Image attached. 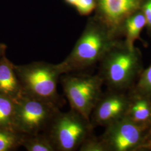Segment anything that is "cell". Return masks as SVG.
Instances as JSON below:
<instances>
[{
    "instance_id": "cell-1",
    "label": "cell",
    "mask_w": 151,
    "mask_h": 151,
    "mask_svg": "<svg viewBox=\"0 0 151 151\" xmlns=\"http://www.w3.org/2000/svg\"><path fill=\"white\" fill-rule=\"evenodd\" d=\"M97 75L108 90L127 92L134 86L144 70L142 53L120 39L99 63Z\"/></svg>"
},
{
    "instance_id": "cell-2",
    "label": "cell",
    "mask_w": 151,
    "mask_h": 151,
    "mask_svg": "<svg viewBox=\"0 0 151 151\" xmlns=\"http://www.w3.org/2000/svg\"><path fill=\"white\" fill-rule=\"evenodd\" d=\"M120 39L94 16L90 17L71 52L58 63L62 75L81 72L99 63Z\"/></svg>"
},
{
    "instance_id": "cell-3",
    "label": "cell",
    "mask_w": 151,
    "mask_h": 151,
    "mask_svg": "<svg viewBox=\"0 0 151 151\" xmlns=\"http://www.w3.org/2000/svg\"><path fill=\"white\" fill-rule=\"evenodd\" d=\"M21 83L24 94L52 103L60 107L63 100L57 90V85L62 75L58 64L34 62L14 65Z\"/></svg>"
},
{
    "instance_id": "cell-4",
    "label": "cell",
    "mask_w": 151,
    "mask_h": 151,
    "mask_svg": "<svg viewBox=\"0 0 151 151\" xmlns=\"http://www.w3.org/2000/svg\"><path fill=\"white\" fill-rule=\"evenodd\" d=\"M60 82L70 109L90 121V116L103 95L104 85L98 75L71 72L60 76Z\"/></svg>"
},
{
    "instance_id": "cell-5",
    "label": "cell",
    "mask_w": 151,
    "mask_h": 151,
    "mask_svg": "<svg viewBox=\"0 0 151 151\" xmlns=\"http://www.w3.org/2000/svg\"><path fill=\"white\" fill-rule=\"evenodd\" d=\"M90 120L75 110L57 114L45 132L52 141L56 151H74L93 134Z\"/></svg>"
},
{
    "instance_id": "cell-6",
    "label": "cell",
    "mask_w": 151,
    "mask_h": 151,
    "mask_svg": "<svg viewBox=\"0 0 151 151\" xmlns=\"http://www.w3.org/2000/svg\"><path fill=\"white\" fill-rule=\"evenodd\" d=\"M60 111L54 104L24 95L15 103V130L24 135L45 132Z\"/></svg>"
},
{
    "instance_id": "cell-7",
    "label": "cell",
    "mask_w": 151,
    "mask_h": 151,
    "mask_svg": "<svg viewBox=\"0 0 151 151\" xmlns=\"http://www.w3.org/2000/svg\"><path fill=\"white\" fill-rule=\"evenodd\" d=\"M105 128L100 137L107 151H137L146 140L150 126L137 124L125 116Z\"/></svg>"
},
{
    "instance_id": "cell-8",
    "label": "cell",
    "mask_w": 151,
    "mask_h": 151,
    "mask_svg": "<svg viewBox=\"0 0 151 151\" xmlns=\"http://www.w3.org/2000/svg\"><path fill=\"white\" fill-rule=\"evenodd\" d=\"M145 0H96L94 17L119 39L126 19L141 9Z\"/></svg>"
},
{
    "instance_id": "cell-9",
    "label": "cell",
    "mask_w": 151,
    "mask_h": 151,
    "mask_svg": "<svg viewBox=\"0 0 151 151\" xmlns=\"http://www.w3.org/2000/svg\"><path fill=\"white\" fill-rule=\"evenodd\" d=\"M131 97L126 92L108 90L103 92L90 116V122L93 128L105 127L127 116Z\"/></svg>"
},
{
    "instance_id": "cell-10",
    "label": "cell",
    "mask_w": 151,
    "mask_h": 151,
    "mask_svg": "<svg viewBox=\"0 0 151 151\" xmlns=\"http://www.w3.org/2000/svg\"><path fill=\"white\" fill-rule=\"evenodd\" d=\"M0 95L17 102L24 95L12 65L5 57L0 60Z\"/></svg>"
},
{
    "instance_id": "cell-11",
    "label": "cell",
    "mask_w": 151,
    "mask_h": 151,
    "mask_svg": "<svg viewBox=\"0 0 151 151\" xmlns=\"http://www.w3.org/2000/svg\"><path fill=\"white\" fill-rule=\"evenodd\" d=\"M146 25V18L141 9L129 16L124 22L123 27L124 42L130 47H134L136 40H142L140 33Z\"/></svg>"
},
{
    "instance_id": "cell-12",
    "label": "cell",
    "mask_w": 151,
    "mask_h": 151,
    "mask_svg": "<svg viewBox=\"0 0 151 151\" xmlns=\"http://www.w3.org/2000/svg\"><path fill=\"white\" fill-rule=\"evenodd\" d=\"M131 97V102L127 116L136 123L149 125L151 116V99Z\"/></svg>"
},
{
    "instance_id": "cell-13",
    "label": "cell",
    "mask_w": 151,
    "mask_h": 151,
    "mask_svg": "<svg viewBox=\"0 0 151 151\" xmlns=\"http://www.w3.org/2000/svg\"><path fill=\"white\" fill-rule=\"evenodd\" d=\"M22 146L27 151H56L52 141L46 132L24 134Z\"/></svg>"
},
{
    "instance_id": "cell-14",
    "label": "cell",
    "mask_w": 151,
    "mask_h": 151,
    "mask_svg": "<svg viewBox=\"0 0 151 151\" xmlns=\"http://www.w3.org/2000/svg\"><path fill=\"white\" fill-rule=\"evenodd\" d=\"M15 113V102L0 95V129L16 132L14 127Z\"/></svg>"
},
{
    "instance_id": "cell-15",
    "label": "cell",
    "mask_w": 151,
    "mask_h": 151,
    "mask_svg": "<svg viewBox=\"0 0 151 151\" xmlns=\"http://www.w3.org/2000/svg\"><path fill=\"white\" fill-rule=\"evenodd\" d=\"M128 93L133 97L151 99V65L143 70L136 83Z\"/></svg>"
},
{
    "instance_id": "cell-16",
    "label": "cell",
    "mask_w": 151,
    "mask_h": 151,
    "mask_svg": "<svg viewBox=\"0 0 151 151\" xmlns=\"http://www.w3.org/2000/svg\"><path fill=\"white\" fill-rule=\"evenodd\" d=\"M24 134L15 131L0 129V151H6L22 146Z\"/></svg>"
},
{
    "instance_id": "cell-17",
    "label": "cell",
    "mask_w": 151,
    "mask_h": 151,
    "mask_svg": "<svg viewBox=\"0 0 151 151\" xmlns=\"http://www.w3.org/2000/svg\"><path fill=\"white\" fill-rule=\"evenodd\" d=\"M79 151H107L100 137L92 135L87 138L79 147Z\"/></svg>"
},
{
    "instance_id": "cell-18",
    "label": "cell",
    "mask_w": 151,
    "mask_h": 151,
    "mask_svg": "<svg viewBox=\"0 0 151 151\" xmlns=\"http://www.w3.org/2000/svg\"><path fill=\"white\" fill-rule=\"evenodd\" d=\"M96 6V0H78L73 7L80 15L87 16L95 10Z\"/></svg>"
},
{
    "instance_id": "cell-19",
    "label": "cell",
    "mask_w": 151,
    "mask_h": 151,
    "mask_svg": "<svg viewBox=\"0 0 151 151\" xmlns=\"http://www.w3.org/2000/svg\"><path fill=\"white\" fill-rule=\"evenodd\" d=\"M141 10L146 18L147 34L151 38V0H145Z\"/></svg>"
},
{
    "instance_id": "cell-20",
    "label": "cell",
    "mask_w": 151,
    "mask_h": 151,
    "mask_svg": "<svg viewBox=\"0 0 151 151\" xmlns=\"http://www.w3.org/2000/svg\"><path fill=\"white\" fill-rule=\"evenodd\" d=\"M137 151H151V134L138 147Z\"/></svg>"
},
{
    "instance_id": "cell-21",
    "label": "cell",
    "mask_w": 151,
    "mask_h": 151,
    "mask_svg": "<svg viewBox=\"0 0 151 151\" xmlns=\"http://www.w3.org/2000/svg\"><path fill=\"white\" fill-rule=\"evenodd\" d=\"M6 46L4 44H0V60L3 57L4 52L5 50Z\"/></svg>"
},
{
    "instance_id": "cell-22",
    "label": "cell",
    "mask_w": 151,
    "mask_h": 151,
    "mask_svg": "<svg viewBox=\"0 0 151 151\" xmlns=\"http://www.w3.org/2000/svg\"><path fill=\"white\" fill-rule=\"evenodd\" d=\"M77 1L78 0H65V2L67 4H68V5L70 6H74Z\"/></svg>"
},
{
    "instance_id": "cell-23",
    "label": "cell",
    "mask_w": 151,
    "mask_h": 151,
    "mask_svg": "<svg viewBox=\"0 0 151 151\" xmlns=\"http://www.w3.org/2000/svg\"><path fill=\"white\" fill-rule=\"evenodd\" d=\"M151 134V119H150V128H149V130H148V134H147V137H146V138L148 137H149L150 135Z\"/></svg>"
}]
</instances>
